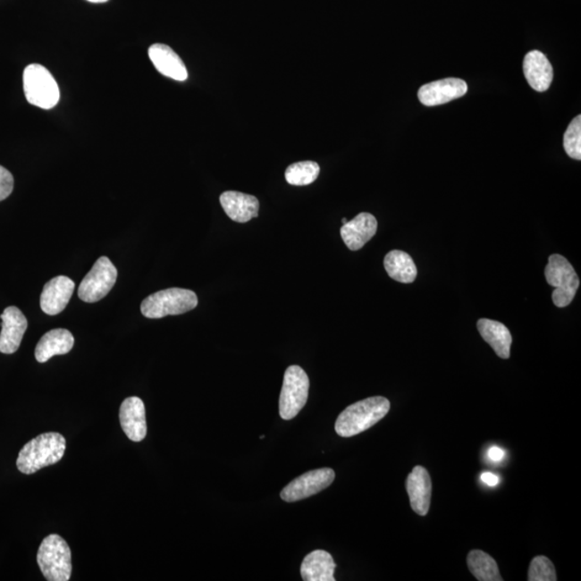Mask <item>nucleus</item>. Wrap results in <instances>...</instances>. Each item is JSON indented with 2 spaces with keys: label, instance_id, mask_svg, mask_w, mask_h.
Here are the masks:
<instances>
[{
  "label": "nucleus",
  "instance_id": "nucleus-26",
  "mask_svg": "<svg viewBox=\"0 0 581 581\" xmlns=\"http://www.w3.org/2000/svg\"><path fill=\"white\" fill-rule=\"evenodd\" d=\"M557 573L553 563L546 557H536L532 560L529 569V581H556Z\"/></svg>",
  "mask_w": 581,
  "mask_h": 581
},
{
  "label": "nucleus",
  "instance_id": "nucleus-19",
  "mask_svg": "<svg viewBox=\"0 0 581 581\" xmlns=\"http://www.w3.org/2000/svg\"><path fill=\"white\" fill-rule=\"evenodd\" d=\"M75 338L65 329H55L46 333L37 343L35 357L39 363H46L55 356H64L72 351Z\"/></svg>",
  "mask_w": 581,
  "mask_h": 581
},
{
  "label": "nucleus",
  "instance_id": "nucleus-4",
  "mask_svg": "<svg viewBox=\"0 0 581 581\" xmlns=\"http://www.w3.org/2000/svg\"><path fill=\"white\" fill-rule=\"evenodd\" d=\"M37 563L47 581H68L72 577V551L60 535H51L42 541Z\"/></svg>",
  "mask_w": 581,
  "mask_h": 581
},
{
  "label": "nucleus",
  "instance_id": "nucleus-17",
  "mask_svg": "<svg viewBox=\"0 0 581 581\" xmlns=\"http://www.w3.org/2000/svg\"><path fill=\"white\" fill-rule=\"evenodd\" d=\"M222 208L230 219L239 223H246L257 218L260 203L253 195L236 191H226L221 194Z\"/></svg>",
  "mask_w": 581,
  "mask_h": 581
},
{
  "label": "nucleus",
  "instance_id": "nucleus-1",
  "mask_svg": "<svg viewBox=\"0 0 581 581\" xmlns=\"http://www.w3.org/2000/svg\"><path fill=\"white\" fill-rule=\"evenodd\" d=\"M390 401L383 396H374L348 406L338 416L335 431L341 437H352L371 429L390 411Z\"/></svg>",
  "mask_w": 581,
  "mask_h": 581
},
{
  "label": "nucleus",
  "instance_id": "nucleus-24",
  "mask_svg": "<svg viewBox=\"0 0 581 581\" xmlns=\"http://www.w3.org/2000/svg\"><path fill=\"white\" fill-rule=\"evenodd\" d=\"M320 173L319 164L313 161L294 163L285 171V181L290 186L304 187L315 182Z\"/></svg>",
  "mask_w": 581,
  "mask_h": 581
},
{
  "label": "nucleus",
  "instance_id": "nucleus-10",
  "mask_svg": "<svg viewBox=\"0 0 581 581\" xmlns=\"http://www.w3.org/2000/svg\"><path fill=\"white\" fill-rule=\"evenodd\" d=\"M467 84L462 79L447 78L422 86L418 98L426 107H434L461 98L467 93Z\"/></svg>",
  "mask_w": 581,
  "mask_h": 581
},
{
  "label": "nucleus",
  "instance_id": "nucleus-8",
  "mask_svg": "<svg viewBox=\"0 0 581 581\" xmlns=\"http://www.w3.org/2000/svg\"><path fill=\"white\" fill-rule=\"evenodd\" d=\"M118 271L107 257H99L82 280L78 295L83 302L97 303L107 297L114 287Z\"/></svg>",
  "mask_w": 581,
  "mask_h": 581
},
{
  "label": "nucleus",
  "instance_id": "nucleus-31",
  "mask_svg": "<svg viewBox=\"0 0 581 581\" xmlns=\"http://www.w3.org/2000/svg\"><path fill=\"white\" fill-rule=\"evenodd\" d=\"M341 222H342V224H346L347 222H348V220H347L346 218H343V219L341 220Z\"/></svg>",
  "mask_w": 581,
  "mask_h": 581
},
{
  "label": "nucleus",
  "instance_id": "nucleus-6",
  "mask_svg": "<svg viewBox=\"0 0 581 581\" xmlns=\"http://www.w3.org/2000/svg\"><path fill=\"white\" fill-rule=\"evenodd\" d=\"M545 277L548 284L554 288L552 302L557 307H567L573 302L580 282L572 264L567 258L560 255L549 257Z\"/></svg>",
  "mask_w": 581,
  "mask_h": 581
},
{
  "label": "nucleus",
  "instance_id": "nucleus-29",
  "mask_svg": "<svg viewBox=\"0 0 581 581\" xmlns=\"http://www.w3.org/2000/svg\"><path fill=\"white\" fill-rule=\"evenodd\" d=\"M482 480L485 484L490 485V487H495L500 483L499 476H496L493 473H483Z\"/></svg>",
  "mask_w": 581,
  "mask_h": 581
},
{
  "label": "nucleus",
  "instance_id": "nucleus-11",
  "mask_svg": "<svg viewBox=\"0 0 581 581\" xmlns=\"http://www.w3.org/2000/svg\"><path fill=\"white\" fill-rule=\"evenodd\" d=\"M0 318L3 320L2 333H0V352L4 355H13L18 351L25 332L28 330V319L25 318L22 311L15 306H10L4 309Z\"/></svg>",
  "mask_w": 581,
  "mask_h": 581
},
{
  "label": "nucleus",
  "instance_id": "nucleus-14",
  "mask_svg": "<svg viewBox=\"0 0 581 581\" xmlns=\"http://www.w3.org/2000/svg\"><path fill=\"white\" fill-rule=\"evenodd\" d=\"M377 229V219L371 214L362 213L342 224L341 235L349 249L358 251L376 235Z\"/></svg>",
  "mask_w": 581,
  "mask_h": 581
},
{
  "label": "nucleus",
  "instance_id": "nucleus-22",
  "mask_svg": "<svg viewBox=\"0 0 581 581\" xmlns=\"http://www.w3.org/2000/svg\"><path fill=\"white\" fill-rule=\"evenodd\" d=\"M384 268L391 278L400 283L414 282L418 274L413 258L400 250L391 251L385 256Z\"/></svg>",
  "mask_w": 581,
  "mask_h": 581
},
{
  "label": "nucleus",
  "instance_id": "nucleus-12",
  "mask_svg": "<svg viewBox=\"0 0 581 581\" xmlns=\"http://www.w3.org/2000/svg\"><path fill=\"white\" fill-rule=\"evenodd\" d=\"M75 290L71 278L58 276L46 282L40 297L42 311L49 316L61 314L67 307Z\"/></svg>",
  "mask_w": 581,
  "mask_h": 581
},
{
  "label": "nucleus",
  "instance_id": "nucleus-28",
  "mask_svg": "<svg viewBox=\"0 0 581 581\" xmlns=\"http://www.w3.org/2000/svg\"><path fill=\"white\" fill-rule=\"evenodd\" d=\"M488 457L491 461L500 462L505 457V451L499 447H491L488 451Z\"/></svg>",
  "mask_w": 581,
  "mask_h": 581
},
{
  "label": "nucleus",
  "instance_id": "nucleus-15",
  "mask_svg": "<svg viewBox=\"0 0 581 581\" xmlns=\"http://www.w3.org/2000/svg\"><path fill=\"white\" fill-rule=\"evenodd\" d=\"M523 72L530 87L536 92H546L553 80V68L541 51L527 53L523 60Z\"/></svg>",
  "mask_w": 581,
  "mask_h": 581
},
{
  "label": "nucleus",
  "instance_id": "nucleus-16",
  "mask_svg": "<svg viewBox=\"0 0 581 581\" xmlns=\"http://www.w3.org/2000/svg\"><path fill=\"white\" fill-rule=\"evenodd\" d=\"M411 509L419 516H426L430 510L432 498V480L425 467H416L407 478Z\"/></svg>",
  "mask_w": 581,
  "mask_h": 581
},
{
  "label": "nucleus",
  "instance_id": "nucleus-21",
  "mask_svg": "<svg viewBox=\"0 0 581 581\" xmlns=\"http://www.w3.org/2000/svg\"><path fill=\"white\" fill-rule=\"evenodd\" d=\"M477 327L480 335L493 347L498 357L504 360L509 358L512 337L503 324L490 319H480Z\"/></svg>",
  "mask_w": 581,
  "mask_h": 581
},
{
  "label": "nucleus",
  "instance_id": "nucleus-7",
  "mask_svg": "<svg viewBox=\"0 0 581 581\" xmlns=\"http://www.w3.org/2000/svg\"><path fill=\"white\" fill-rule=\"evenodd\" d=\"M309 378L302 367L292 366L284 373L279 400V414L283 420H292L307 403Z\"/></svg>",
  "mask_w": 581,
  "mask_h": 581
},
{
  "label": "nucleus",
  "instance_id": "nucleus-3",
  "mask_svg": "<svg viewBox=\"0 0 581 581\" xmlns=\"http://www.w3.org/2000/svg\"><path fill=\"white\" fill-rule=\"evenodd\" d=\"M198 305V295L191 290L172 288L158 290L141 303V314L147 319H162L167 316L188 313Z\"/></svg>",
  "mask_w": 581,
  "mask_h": 581
},
{
  "label": "nucleus",
  "instance_id": "nucleus-30",
  "mask_svg": "<svg viewBox=\"0 0 581 581\" xmlns=\"http://www.w3.org/2000/svg\"><path fill=\"white\" fill-rule=\"evenodd\" d=\"M88 2L93 3V4H103V3L108 2V0H88Z\"/></svg>",
  "mask_w": 581,
  "mask_h": 581
},
{
  "label": "nucleus",
  "instance_id": "nucleus-2",
  "mask_svg": "<svg viewBox=\"0 0 581 581\" xmlns=\"http://www.w3.org/2000/svg\"><path fill=\"white\" fill-rule=\"evenodd\" d=\"M66 450L65 437L60 433H45L21 449L17 467L25 475L35 474L41 468L60 462Z\"/></svg>",
  "mask_w": 581,
  "mask_h": 581
},
{
  "label": "nucleus",
  "instance_id": "nucleus-9",
  "mask_svg": "<svg viewBox=\"0 0 581 581\" xmlns=\"http://www.w3.org/2000/svg\"><path fill=\"white\" fill-rule=\"evenodd\" d=\"M335 472L332 468L315 469L294 479L280 493L284 501H298L320 493L334 482Z\"/></svg>",
  "mask_w": 581,
  "mask_h": 581
},
{
  "label": "nucleus",
  "instance_id": "nucleus-23",
  "mask_svg": "<svg viewBox=\"0 0 581 581\" xmlns=\"http://www.w3.org/2000/svg\"><path fill=\"white\" fill-rule=\"evenodd\" d=\"M469 570L479 581H503L498 564L488 553L482 551H472L467 556Z\"/></svg>",
  "mask_w": 581,
  "mask_h": 581
},
{
  "label": "nucleus",
  "instance_id": "nucleus-5",
  "mask_svg": "<svg viewBox=\"0 0 581 581\" xmlns=\"http://www.w3.org/2000/svg\"><path fill=\"white\" fill-rule=\"evenodd\" d=\"M25 97L30 105L49 110L60 102V88L51 72L40 64H31L23 73Z\"/></svg>",
  "mask_w": 581,
  "mask_h": 581
},
{
  "label": "nucleus",
  "instance_id": "nucleus-18",
  "mask_svg": "<svg viewBox=\"0 0 581 581\" xmlns=\"http://www.w3.org/2000/svg\"><path fill=\"white\" fill-rule=\"evenodd\" d=\"M149 57L156 71L176 81H186L189 73L181 56L171 46L156 44L149 47Z\"/></svg>",
  "mask_w": 581,
  "mask_h": 581
},
{
  "label": "nucleus",
  "instance_id": "nucleus-13",
  "mask_svg": "<svg viewBox=\"0 0 581 581\" xmlns=\"http://www.w3.org/2000/svg\"><path fill=\"white\" fill-rule=\"evenodd\" d=\"M120 424L131 442H139L147 436L146 408L137 396L126 399L120 407Z\"/></svg>",
  "mask_w": 581,
  "mask_h": 581
},
{
  "label": "nucleus",
  "instance_id": "nucleus-25",
  "mask_svg": "<svg viewBox=\"0 0 581 581\" xmlns=\"http://www.w3.org/2000/svg\"><path fill=\"white\" fill-rule=\"evenodd\" d=\"M565 152L574 160H581V115L576 116L563 137Z\"/></svg>",
  "mask_w": 581,
  "mask_h": 581
},
{
  "label": "nucleus",
  "instance_id": "nucleus-27",
  "mask_svg": "<svg viewBox=\"0 0 581 581\" xmlns=\"http://www.w3.org/2000/svg\"><path fill=\"white\" fill-rule=\"evenodd\" d=\"M14 187V179L8 169L0 166V202L10 197Z\"/></svg>",
  "mask_w": 581,
  "mask_h": 581
},
{
  "label": "nucleus",
  "instance_id": "nucleus-20",
  "mask_svg": "<svg viewBox=\"0 0 581 581\" xmlns=\"http://www.w3.org/2000/svg\"><path fill=\"white\" fill-rule=\"evenodd\" d=\"M336 564L331 554L315 551L304 559L300 575L305 581H335Z\"/></svg>",
  "mask_w": 581,
  "mask_h": 581
}]
</instances>
